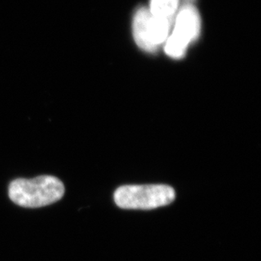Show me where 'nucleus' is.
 Instances as JSON below:
<instances>
[{"instance_id": "obj_1", "label": "nucleus", "mask_w": 261, "mask_h": 261, "mask_svg": "<svg viewBox=\"0 0 261 261\" xmlns=\"http://www.w3.org/2000/svg\"><path fill=\"white\" fill-rule=\"evenodd\" d=\"M64 194L63 182L54 176L42 175L27 179L18 178L10 182L9 196L20 206L37 208L57 202Z\"/></svg>"}, {"instance_id": "obj_2", "label": "nucleus", "mask_w": 261, "mask_h": 261, "mask_svg": "<svg viewBox=\"0 0 261 261\" xmlns=\"http://www.w3.org/2000/svg\"><path fill=\"white\" fill-rule=\"evenodd\" d=\"M174 199V190L165 185H125L114 193V201L123 209H155L171 204Z\"/></svg>"}, {"instance_id": "obj_3", "label": "nucleus", "mask_w": 261, "mask_h": 261, "mask_svg": "<svg viewBox=\"0 0 261 261\" xmlns=\"http://www.w3.org/2000/svg\"><path fill=\"white\" fill-rule=\"evenodd\" d=\"M200 32V17L192 5H185L177 14L174 30L168 37L165 52L169 57L180 59L190 42L197 39Z\"/></svg>"}, {"instance_id": "obj_4", "label": "nucleus", "mask_w": 261, "mask_h": 261, "mask_svg": "<svg viewBox=\"0 0 261 261\" xmlns=\"http://www.w3.org/2000/svg\"><path fill=\"white\" fill-rule=\"evenodd\" d=\"M172 19L153 16L145 8H141L134 18V37L139 47L153 53L168 37Z\"/></svg>"}, {"instance_id": "obj_5", "label": "nucleus", "mask_w": 261, "mask_h": 261, "mask_svg": "<svg viewBox=\"0 0 261 261\" xmlns=\"http://www.w3.org/2000/svg\"><path fill=\"white\" fill-rule=\"evenodd\" d=\"M179 0H150V14L158 18L172 19L177 11Z\"/></svg>"}]
</instances>
